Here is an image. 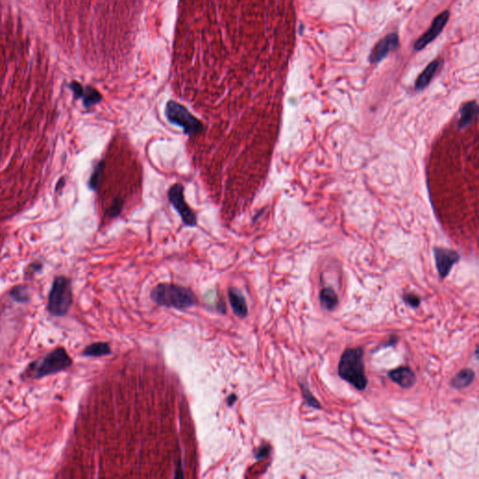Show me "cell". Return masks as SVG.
<instances>
[{"label":"cell","instance_id":"d4e9b609","mask_svg":"<svg viewBox=\"0 0 479 479\" xmlns=\"http://www.w3.org/2000/svg\"><path fill=\"white\" fill-rule=\"evenodd\" d=\"M271 452V446L268 445V444H264L263 446H261L258 451H257V454H256V458L260 460V459H263V458H266L268 457V455Z\"/></svg>","mask_w":479,"mask_h":479},{"label":"cell","instance_id":"d6986e66","mask_svg":"<svg viewBox=\"0 0 479 479\" xmlns=\"http://www.w3.org/2000/svg\"><path fill=\"white\" fill-rule=\"evenodd\" d=\"M9 296L14 302L27 303L30 301V291L27 285H16L9 291Z\"/></svg>","mask_w":479,"mask_h":479},{"label":"cell","instance_id":"e0dca14e","mask_svg":"<svg viewBox=\"0 0 479 479\" xmlns=\"http://www.w3.org/2000/svg\"><path fill=\"white\" fill-rule=\"evenodd\" d=\"M80 98L82 100L83 107L85 109H91L92 107L98 105L102 99V96L97 89L92 86H86L84 87L82 96Z\"/></svg>","mask_w":479,"mask_h":479},{"label":"cell","instance_id":"7a4b0ae2","mask_svg":"<svg viewBox=\"0 0 479 479\" xmlns=\"http://www.w3.org/2000/svg\"><path fill=\"white\" fill-rule=\"evenodd\" d=\"M151 299L160 306L173 307L176 309H187L198 303L195 293L190 288L179 284H158L152 290Z\"/></svg>","mask_w":479,"mask_h":479},{"label":"cell","instance_id":"484cf974","mask_svg":"<svg viewBox=\"0 0 479 479\" xmlns=\"http://www.w3.org/2000/svg\"><path fill=\"white\" fill-rule=\"evenodd\" d=\"M66 183H67V182H66V178H60V179L57 181V183H56V186H55V191H56V192H57V191H61L63 188H64V187L66 186Z\"/></svg>","mask_w":479,"mask_h":479},{"label":"cell","instance_id":"603a6c76","mask_svg":"<svg viewBox=\"0 0 479 479\" xmlns=\"http://www.w3.org/2000/svg\"><path fill=\"white\" fill-rule=\"evenodd\" d=\"M69 87L71 88V91L73 92V95H74V98L76 99L78 98H81L82 96V93H83V90H84V87L80 84V82L78 81H72L71 84L69 85Z\"/></svg>","mask_w":479,"mask_h":479},{"label":"cell","instance_id":"7402d4cb","mask_svg":"<svg viewBox=\"0 0 479 479\" xmlns=\"http://www.w3.org/2000/svg\"><path fill=\"white\" fill-rule=\"evenodd\" d=\"M403 302L413 308H417L420 305V302H421L419 297L414 293L404 294L403 295Z\"/></svg>","mask_w":479,"mask_h":479},{"label":"cell","instance_id":"7c38bea8","mask_svg":"<svg viewBox=\"0 0 479 479\" xmlns=\"http://www.w3.org/2000/svg\"><path fill=\"white\" fill-rule=\"evenodd\" d=\"M479 114V107L476 101H470L461 108V118L459 121L460 128H464L472 124Z\"/></svg>","mask_w":479,"mask_h":479},{"label":"cell","instance_id":"9a60e30c","mask_svg":"<svg viewBox=\"0 0 479 479\" xmlns=\"http://www.w3.org/2000/svg\"><path fill=\"white\" fill-rule=\"evenodd\" d=\"M319 300L322 308L327 311L334 310L339 303L337 294L331 287H324L321 289Z\"/></svg>","mask_w":479,"mask_h":479},{"label":"cell","instance_id":"ac0fdd59","mask_svg":"<svg viewBox=\"0 0 479 479\" xmlns=\"http://www.w3.org/2000/svg\"><path fill=\"white\" fill-rule=\"evenodd\" d=\"M111 346L107 343H95L87 346L82 354L86 357H101L111 354Z\"/></svg>","mask_w":479,"mask_h":479},{"label":"cell","instance_id":"ffe728a7","mask_svg":"<svg viewBox=\"0 0 479 479\" xmlns=\"http://www.w3.org/2000/svg\"><path fill=\"white\" fill-rule=\"evenodd\" d=\"M299 385H300V388L302 389V397L305 400L306 404L312 408L319 409V410L322 408L319 401L314 397V395L312 394L310 390L305 385H303L302 383H299Z\"/></svg>","mask_w":479,"mask_h":479},{"label":"cell","instance_id":"5b68a950","mask_svg":"<svg viewBox=\"0 0 479 479\" xmlns=\"http://www.w3.org/2000/svg\"><path fill=\"white\" fill-rule=\"evenodd\" d=\"M71 364L72 359L65 348L58 347L45 357L44 359L37 368L34 377L41 378L50 374L62 372L71 367Z\"/></svg>","mask_w":479,"mask_h":479},{"label":"cell","instance_id":"8fae6325","mask_svg":"<svg viewBox=\"0 0 479 479\" xmlns=\"http://www.w3.org/2000/svg\"><path fill=\"white\" fill-rule=\"evenodd\" d=\"M229 299L234 314L240 319L245 318L248 314V308L245 299L239 289L231 287L229 289Z\"/></svg>","mask_w":479,"mask_h":479},{"label":"cell","instance_id":"44dd1931","mask_svg":"<svg viewBox=\"0 0 479 479\" xmlns=\"http://www.w3.org/2000/svg\"><path fill=\"white\" fill-rule=\"evenodd\" d=\"M123 208H124V200L120 198H116L110 205L109 209L107 210V214L110 218H116L122 213Z\"/></svg>","mask_w":479,"mask_h":479},{"label":"cell","instance_id":"5bb4252c","mask_svg":"<svg viewBox=\"0 0 479 479\" xmlns=\"http://www.w3.org/2000/svg\"><path fill=\"white\" fill-rule=\"evenodd\" d=\"M475 378H476L475 372L472 369L466 368L459 372L453 377L450 385L455 390H462L470 386L475 380Z\"/></svg>","mask_w":479,"mask_h":479},{"label":"cell","instance_id":"ba28073f","mask_svg":"<svg viewBox=\"0 0 479 479\" xmlns=\"http://www.w3.org/2000/svg\"><path fill=\"white\" fill-rule=\"evenodd\" d=\"M449 19V12L447 10H444L442 13H440L437 17H435L433 21V24L429 30L427 31L424 35L421 36L415 43V50L416 51H421L423 50L427 45L430 44L432 41H434L435 39L440 35L443 31L447 21Z\"/></svg>","mask_w":479,"mask_h":479},{"label":"cell","instance_id":"cb8c5ba5","mask_svg":"<svg viewBox=\"0 0 479 479\" xmlns=\"http://www.w3.org/2000/svg\"><path fill=\"white\" fill-rule=\"evenodd\" d=\"M42 268H43V264L40 261H35L27 267V274L30 275H34L40 272Z\"/></svg>","mask_w":479,"mask_h":479},{"label":"cell","instance_id":"9c48e42d","mask_svg":"<svg viewBox=\"0 0 479 479\" xmlns=\"http://www.w3.org/2000/svg\"><path fill=\"white\" fill-rule=\"evenodd\" d=\"M399 44V37L396 33H391L380 40L370 54V61L373 64L382 61L389 53L394 51Z\"/></svg>","mask_w":479,"mask_h":479},{"label":"cell","instance_id":"30bf717a","mask_svg":"<svg viewBox=\"0 0 479 479\" xmlns=\"http://www.w3.org/2000/svg\"><path fill=\"white\" fill-rule=\"evenodd\" d=\"M391 380L399 385L400 388L408 390L416 383V374L409 367H399L388 373Z\"/></svg>","mask_w":479,"mask_h":479},{"label":"cell","instance_id":"52a82bcc","mask_svg":"<svg viewBox=\"0 0 479 479\" xmlns=\"http://www.w3.org/2000/svg\"><path fill=\"white\" fill-rule=\"evenodd\" d=\"M435 264L437 272L441 278H445L449 275L453 266L459 262L460 255L451 249L436 247L435 248Z\"/></svg>","mask_w":479,"mask_h":479},{"label":"cell","instance_id":"277c9868","mask_svg":"<svg viewBox=\"0 0 479 479\" xmlns=\"http://www.w3.org/2000/svg\"><path fill=\"white\" fill-rule=\"evenodd\" d=\"M165 116L170 124L181 127L187 136H198L204 131L202 122L193 116L186 107L174 100L167 102Z\"/></svg>","mask_w":479,"mask_h":479},{"label":"cell","instance_id":"2e32d148","mask_svg":"<svg viewBox=\"0 0 479 479\" xmlns=\"http://www.w3.org/2000/svg\"><path fill=\"white\" fill-rule=\"evenodd\" d=\"M105 165H106L105 160H99L96 164V166L94 167V169L88 180L89 189H91L92 191H98L101 184L104 169H105Z\"/></svg>","mask_w":479,"mask_h":479},{"label":"cell","instance_id":"8992f818","mask_svg":"<svg viewBox=\"0 0 479 479\" xmlns=\"http://www.w3.org/2000/svg\"><path fill=\"white\" fill-rule=\"evenodd\" d=\"M184 187L181 184H174L168 190V200L170 204L174 207L178 214L180 215L182 222L187 227L194 228L197 226L198 218L193 210L188 206L185 200Z\"/></svg>","mask_w":479,"mask_h":479},{"label":"cell","instance_id":"4fadbf2b","mask_svg":"<svg viewBox=\"0 0 479 479\" xmlns=\"http://www.w3.org/2000/svg\"><path fill=\"white\" fill-rule=\"evenodd\" d=\"M439 67H440L439 60H434L433 62L430 63L424 71L418 76L415 85L416 90H422L427 87L433 80V78L435 77V73L438 71Z\"/></svg>","mask_w":479,"mask_h":479},{"label":"cell","instance_id":"6da1fadb","mask_svg":"<svg viewBox=\"0 0 479 479\" xmlns=\"http://www.w3.org/2000/svg\"><path fill=\"white\" fill-rule=\"evenodd\" d=\"M339 376L351 384L358 391H364L368 386L365 375L363 348H347L341 356L338 365Z\"/></svg>","mask_w":479,"mask_h":479},{"label":"cell","instance_id":"4316f807","mask_svg":"<svg viewBox=\"0 0 479 479\" xmlns=\"http://www.w3.org/2000/svg\"><path fill=\"white\" fill-rule=\"evenodd\" d=\"M397 342H398V338L396 337V336H391V339L389 340V342L386 343L385 346H381V347L382 348H384V347H388V346H394Z\"/></svg>","mask_w":479,"mask_h":479},{"label":"cell","instance_id":"3957f363","mask_svg":"<svg viewBox=\"0 0 479 479\" xmlns=\"http://www.w3.org/2000/svg\"><path fill=\"white\" fill-rule=\"evenodd\" d=\"M73 302L71 280L66 276H56L48 297L47 309L53 317H64Z\"/></svg>","mask_w":479,"mask_h":479}]
</instances>
